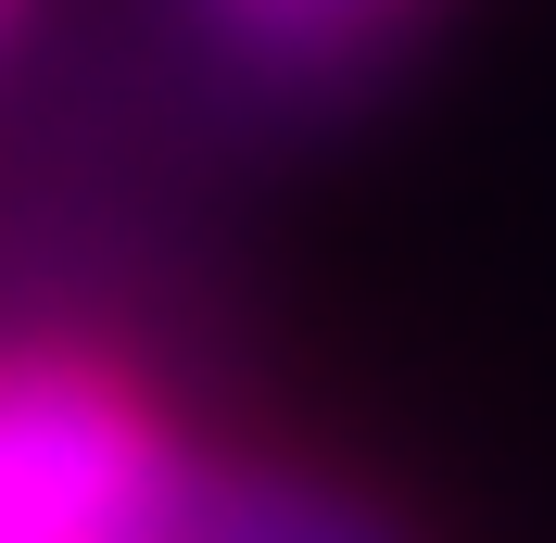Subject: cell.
Listing matches in <instances>:
<instances>
[{
	"label": "cell",
	"instance_id": "cell-1",
	"mask_svg": "<svg viewBox=\"0 0 556 543\" xmlns=\"http://www.w3.org/2000/svg\"><path fill=\"white\" fill-rule=\"evenodd\" d=\"M177 455L127 379L0 367V543H165Z\"/></svg>",
	"mask_w": 556,
	"mask_h": 543
},
{
	"label": "cell",
	"instance_id": "cell-2",
	"mask_svg": "<svg viewBox=\"0 0 556 543\" xmlns=\"http://www.w3.org/2000/svg\"><path fill=\"white\" fill-rule=\"evenodd\" d=\"M165 543H392V531L354 506V493H316V480L241 468V480H190Z\"/></svg>",
	"mask_w": 556,
	"mask_h": 543
},
{
	"label": "cell",
	"instance_id": "cell-3",
	"mask_svg": "<svg viewBox=\"0 0 556 543\" xmlns=\"http://www.w3.org/2000/svg\"><path fill=\"white\" fill-rule=\"evenodd\" d=\"M0 26H13V0H0Z\"/></svg>",
	"mask_w": 556,
	"mask_h": 543
}]
</instances>
